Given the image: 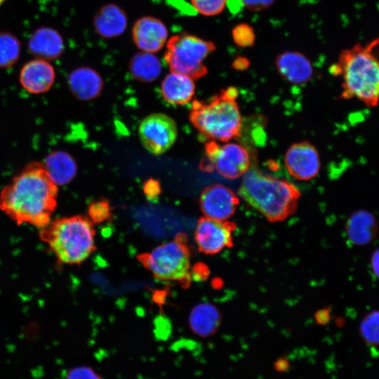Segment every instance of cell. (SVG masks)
Wrapping results in <instances>:
<instances>
[{
  "label": "cell",
  "mask_w": 379,
  "mask_h": 379,
  "mask_svg": "<svg viewBox=\"0 0 379 379\" xmlns=\"http://www.w3.org/2000/svg\"><path fill=\"white\" fill-rule=\"evenodd\" d=\"M58 185L44 164H27L0 192V209L18 225L39 229L51 222L57 206Z\"/></svg>",
  "instance_id": "6da1fadb"
},
{
  "label": "cell",
  "mask_w": 379,
  "mask_h": 379,
  "mask_svg": "<svg viewBox=\"0 0 379 379\" xmlns=\"http://www.w3.org/2000/svg\"><path fill=\"white\" fill-rule=\"evenodd\" d=\"M379 38L354 44L340 53L331 73L342 77L340 98H356L368 107L379 104V58L375 50Z\"/></svg>",
  "instance_id": "7a4b0ae2"
},
{
  "label": "cell",
  "mask_w": 379,
  "mask_h": 379,
  "mask_svg": "<svg viewBox=\"0 0 379 379\" xmlns=\"http://www.w3.org/2000/svg\"><path fill=\"white\" fill-rule=\"evenodd\" d=\"M238 194L271 222L292 215L301 196L291 182L265 175L253 164L244 174Z\"/></svg>",
  "instance_id": "3957f363"
},
{
  "label": "cell",
  "mask_w": 379,
  "mask_h": 379,
  "mask_svg": "<svg viewBox=\"0 0 379 379\" xmlns=\"http://www.w3.org/2000/svg\"><path fill=\"white\" fill-rule=\"evenodd\" d=\"M93 222L86 216L57 218L40 229L39 238L59 262L79 265L95 250Z\"/></svg>",
  "instance_id": "277c9868"
},
{
  "label": "cell",
  "mask_w": 379,
  "mask_h": 379,
  "mask_svg": "<svg viewBox=\"0 0 379 379\" xmlns=\"http://www.w3.org/2000/svg\"><path fill=\"white\" fill-rule=\"evenodd\" d=\"M234 86L222 89L208 101L194 100L190 110V121L207 138L227 142L239 137L242 118Z\"/></svg>",
  "instance_id": "5b68a950"
},
{
  "label": "cell",
  "mask_w": 379,
  "mask_h": 379,
  "mask_svg": "<svg viewBox=\"0 0 379 379\" xmlns=\"http://www.w3.org/2000/svg\"><path fill=\"white\" fill-rule=\"evenodd\" d=\"M190 255L187 237L180 234L173 240L140 254L138 260L156 279L178 281L188 286L191 280Z\"/></svg>",
  "instance_id": "8992f818"
},
{
  "label": "cell",
  "mask_w": 379,
  "mask_h": 379,
  "mask_svg": "<svg viewBox=\"0 0 379 379\" xmlns=\"http://www.w3.org/2000/svg\"><path fill=\"white\" fill-rule=\"evenodd\" d=\"M166 46L164 60L171 72L193 79H200L207 74L204 61L215 49L212 41L185 32L169 38Z\"/></svg>",
  "instance_id": "52a82bcc"
},
{
  "label": "cell",
  "mask_w": 379,
  "mask_h": 379,
  "mask_svg": "<svg viewBox=\"0 0 379 379\" xmlns=\"http://www.w3.org/2000/svg\"><path fill=\"white\" fill-rule=\"evenodd\" d=\"M251 163L249 152L242 145L233 142L219 145L211 140L206 145L201 168L206 172L215 170L222 177L232 180L244 175Z\"/></svg>",
  "instance_id": "ba28073f"
},
{
  "label": "cell",
  "mask_w": 379,
  "mask_h": 379,
  "mask_svg": "<svg viewBox=\"0 0 379 379\" xmlns=\"http://www.w3.org/2000/svg\"><path fill=\"white\" fill-rule=\"evenodd\" d=\"M178 135L175 121L162 113L149 114L142 120L139 126V136L145 148L154 155H160L168 150Z\"/></svg>",
  "instance_id": "9c48e42d"
},
{
  "label": "cell",
  "mask_w": 379,
  "mask_h": 379,
  "mask_svg": "<svg viewBox=\"0 0 379 379\" xmlns=\"http://www.w3.org/2000/svg\"><path fill=\"white\" fill-rule=\"evenodd\" d=\"M235 228L236 224L231 221L201 218L194 232V240L199 251L206 255H214L232 247Z\"/></svg>",
  "instance_id": "30bf717a"
},
{
  "label": "cell",
  "mask_w": 379,
  "mask_h": 379,
  "mask_svg": "<svg viewBox=\"0 0 379 379\" xmlns=\"http://www.w3.org/2000/svg\"><path fill=\"white\" fill-rule=\"evenodd\" d=\"M239 199L230 188L214 184L205 187L199 198L204 217L217 220H227L235 213Z\"/></svg>",
  "instance_id": "8fae6325"
},
{
  "label": "cell",
  "mask_w": 379,
  "mask_h": 379,
  "mask_svg": "<svg viewBox=\"0 0 379 379\" xmlns=\"http://www.w3.org/2000/svg\"><path fill=\"white\" fill-rule=\"evenodd\" d=\"M284 163L289 174L299 180L315 178L321 165L318 150L307 141L291 145L286 151Z\"/></svg>",
  "instance_id": "7c38bea8"
},
{
  "label": "cell",
  "mask_w": 379,
  "mask_h": 379,
  "mask_svg": "<svg viewBox=\"0 0 379 379\" xmlns=\"http://www.w3.org/2000/svg\"><path fill=\"white\" fill-rule=\"evenodd\" d=\"M131 36L135 45L140 51L155 53L166 44L168 31L161 20L146 15L134 22Z\"/></svg>",
  "instance_id": "4fadbf2b"
},
{
  "label": "cell",
  "mask_w": 379,
  "mask_h": 379,
  "mask_svg": "<svg viewBox=\"0 0 379 379\" xmlns=\"http://www.w3.org/2000/svg\"><path fill=\"white\" fill-rule=\"evenodd\" d=\"M55 72L48 60L35 58L24 65L19 79L22 88L27 91L39 94L48 91L53 86Z\"/></svg>",
  "instance_id": "5bb4252c"
},
{
  "label": "cell",
  "mask_w": 379,
  "mask_h": 379,
  "mask_svg": "<svg viewBox=\"0 0 379 379\" xmlns=\"http://www.w3.org/2000/svg\"><path fill=\"white\" fill-rule=\"evenodd\" d=\"M275 65L281 77L293 84H306L313 75L310 60L299 51L281 53L276 58Z\"/></svg>",
  "instance_id": "9a60e30c"
},
{
  "label": "cell",
  "mask_w": 379,
  "mask_h": 379,
  "mask_svg": "<svg viewBox=\"0 0 379 379\" xmlns=\"http://www.w3.org/2000/svg\"><path fill=\"white\" fill-rule=\"evenodd\" d=\"M128 22L126 11L114 3L101 6L93 19L95 32L105 39H113L123 34L127 29Z\"/></svg>",
  "instance_id": "2e32d148"
},
{
  "label": "cell",
  "mask_w": 379,
  "mask_h": 379,
  "mask_svg": "<svg viewBox=\"0 0 379 379\" xmlns=\"http://www.w3.org/2000/svg\"><path fill=\"white\" fill-rule=\"evenodd\" d=\"M28 50L31 54L45 60L59 58L65 49V43L60 33L49 27H39L29 38Z\"/></svg>",
  "instance_id": "e0dca14e"
},
{
  "label": "cell",
  "mask_w": 379,
  "mask_h": 379,
  "mask_svg": "<svg viewBox=\"0 0 379 379\" xmlns=\"http://www.w3.org/2000/svg\"><path fill=\"white\" fill-rule=\"evenodd\" d=\"M345 232L349 241L354 245H367L377 237L378 220L371 212L358 210L347 218L345 223Z\"/></svg>",
  "instance_id": "ac0fdd59"
},
{
  "label": "cell",
  "mask_w": 379,
  "mask_h": 379,
  "mask_svg": "<svg viewBox=\"0 0 379 379\" xmlns=\"http://www.w3.org/2000/svg\"><path fill=\"white\" fill-rule=\"evenodd\" d=\"M67 82L74 95L81 100L94 99L100 95L103 87L100 74L89 67L74 69L69 74Z\"/></svg>",
  "instance_id": "d6986e66"
},
{
  "label": "cell",
  "mask_w": 379,
  "mask_h": 379,
  "mask_svg": "<svg viewBox=\"0 0 379 379\" xmlns=\"http://www.w3.org/2000/svg\"><path fill=\"white\" fill-rule=\"evenodd\" d=\"M188 321L193 333L201 338H206L218 331L222 321V315L214 305L200 302L192 309Z\"/></svg>",
  "instance_id": "ffe728a7"
},
{
  "label": "cell",
  "mask_w": 379,
  "mask_h": 379,
  "mask_svg": "<svg viewBox=\"0 0 379 379\" xmlns=\"http://www.w3.org/2000/svg\"><path fill=\"white\" fill-rule=\"evenodd\" d=\"M162 96L173 105L189 102L195 91V85L191 77L175 72L168 74L161 85Z\"/></svg>",
  "instance_id": "44dd1931"
},
{
  "label": "cell",
  "mask_w": 379,
  "mask_h": 379,
  "mask_svg": "<svg viewBox=\"0 0 379 379\" xmlns=\"http://www.w3.org/2000/svg\"><path fill=\"white\" fill-rule=\"evenodd\" d=\"M47 172L57 185L69 183L77 173L74 159L65 152H54L49 154L44 164Z\"/></svg>",
  "instance_id": "7402d4cb"
},
{
  "label": "cell",
  "mask_w": 379,
  "mask_h": 379,
  "mask_svg": "<svg viewBox=\"0 0 379 379\" xmlns=\"http://www.w3.org/2000/svg\"><path fill=\"white\" fill-rule=\"evenodd\" d=\"M162 66L154 53L140 51L135 53L129 62L132 77L142 82H151L161 74Z\"/></svg>",
  "instance_id": "603a6c76"
},
{
  "label": "cell",
  "mask_w": 379,
  "mask_h": 379,
  "mask_svg": "<svg viewBox=\"0 0 379 379\" xmlns=\"http://www.w3.org/2000/svg\"><path fill=\"white\" fill-rule=\"evenodd\" d=\"M20 42L16 36L6 31H0V68L13 65L20 57Z\"/></svg>",
  "instance_id": "cb8c5ba5"
},
{
  "label": "cell",
  "mask_w": 379,
  "mask_h": 379,
  "mask_svg": "<svg viewBox=\"0 0 379 379\" xmlns=\"http://www.w3.org/2000/svg\"><path fill=\"white\" fill-rule=\"evenodd\" d=\"M359 334L370 346H379V310L366 314L359 324Z\"/></svg>",
  "instance_id": "d4e9b609"
},
{
  "label": "cell",
  "mask_w": 379,
  "mask_h": 379,
  "mask_svg": "<svg viewBox=\"0 0 379 379\" xmlns=\"http://www.w3.org/2000/svg\"><path fill=\"white\" fill-rule=\"evenodd\" d=\"M232 36L234 44L242 48L252 46L255 41L253 28L246 23L237 25L232 30Z\"/></svg>",
  "instance_id": "484cf974"
},
{
  "label": "cell",
  "mask_w": 379,
  "mask_h": 379,
  "mask_svg": "<svg viewBox=\"0 0 379 379\" xmlns=\"http://www.w3.org/2000/svg\"><path fill=\"white\" fill-rule=\"evenodd\" d=\"M88 213L93 223H101L110 218L111 206L106 199L96 200L89 204Z\"/></svg>",
  "instance_id": "4316f807"
},
{
  "label": "cell",
  "mask_w": 379,
  "mask_h": 379,
  "mask_svg": "<svg viewBox=\"0 0 379 379\" xmlns=\"http://www.w3.org/2000/svg\"><path fill=\"white\" fill-rule=\"evenodd\" d=\"M193 8L205 16L220 14L226 6L227 0H190Z\"/></svg>",
  "instance_id": "83f0119b"
},
{
  "label": "cell",
  "mask_w": 379,
  "mask_h": 379,
  "mask_svg": "<svg viewBox=\"0 0 379 379\" xmlns=\"http://www.w3.org/2000/svg\"><path fill=\"white\" fill-rule=\"evenodd\" d=\"M65 379H102V377L91 366L80 365L69 368Z\"/></svg>",
  "instance_id": "f1b7e54d"
},
{
  "label": "cell",
  "mask_w": 379,
  "mask_h": 379,
  "mask_svg": "<svg viewBox=\"0 0 379 379\" xmlns=\"http://www.w3.org/2000/svg\"><path fill=\"white\" fill-rule=\"evenodd\" d=\"M243 6L253 11L267 9L272 5L274 0H241Z\"/></svg>",
  "instance_id": "f546056e"
},
{
  "label": "cell",
  "mask_w": 379,
  "mask_h": 379,
  "mask_svg": "<svg viewBox=\"0 0 379 379\" xmlns=\"http://www.w3.org/2000/svg\"><path fill=\"white\" fill-rule=\"evenodd\" d=\"M144 191L148 197L154 198L158 196L160 192L159 185L157 181L150 180L145 182Z\"/></svg>",
  "instance_id": "4dcf8cb0"
},
{
  "label": "cell",
  "mask_w": 379,
  "mask_h": 379,
  "mask_svg": "<svg viewBox=\"0 0 379 379\" xmlns=\"http://www.w3.org/2000/svg\"><path fill=\"white\" fill-rule=\"evenodd\" d=\"M371 267L374 275L379 279V248L371 255Z\"/></svg>",
  "instance_id": "1f68e13d"
},
{
  "label": "cell",
  "mask_w": 379,
  "mask_h": 379,
  "mask_svg": "<svg viewBox=\"0 0 379 379\" xmlns=\"http://www.w3.org/2000/svg\"><path fill=\"white\" fill-rule=\"evenodd\" d=\"M274 370L277 372H284L290 367L288 360L285 357H280L274 364Z\"/></svg>",
  "instance_id": "d6a6232c"
},
{
  "label": "cell",
  "mask_w": 379,
  "mask_h": 379,
  "mask_svg": "<svg viewBox=\"0 0 379 379\" xmlns=\"http://www.w3.org/2000/svg\"><path fill=\"white\" fill-rule=\"evenodd\" d=\"M249 61L244 57H238L233 61L232 66L236 69L244 70L248 67Z\"/></svg>",
  "instance_id": "836d02e7"
},
{
  "label": "cell",
  "mask_w": 379,
  "mask_h": 379,
  "mask_svg": "<svg viewBox=\"0 0 379 379\" xmlns=\"http://www.w3.org/2000/svg\"><path fill=\"white\" fill-rule=\"evenodd\" d=\"M226 5H228L232 12H237L243 6L241 0H227Z\"/></svg>",
  "instance_id": "e575fe53"
},
{
  "label": "cell",
  "mask_w": 379,
  "mask_h": 379,
  "mask_svg": "<svg viewBox=\"0 0 379 379\" xmlns=\"http://www.w3.org/2000/svg\"><path fill=\"white\" fill-rule=\"evenodd\" d=\"M5 0H0V6L4 2Z\"/></svg>",
  "instance_id": "d590c367"
}]
</instances>
